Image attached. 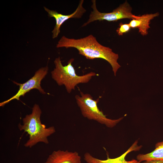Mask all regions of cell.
Segmentation results:
<instances>
[{
    "label": "cell",
    "instance_id": "6da1fadb",
    "mask_svg": "<svg viewBox=\"0 0 163 163\" xmlns=\"http://www.w3.org/2000/svg\"><path fill=\"white\" fill-rule=\"evenodd\" d=\"M56 47L74 48L77 49L79 54L87 59H104L111 65L115 76L121 67L117 62L118 55L113 52L109 47L100 44L96 38L91 34L78 39L68 38L63 36L58 41Z\"/></svg>",
    "mask_w": 163,
    "mask_h": 163
},
{
    "label": "cell",
    "instance_id": "7a4b0ae2",
    "mask_svg": "<svg viewBox=\"0 0 163 163\" xmlns=\"http://www.w3.org/2000/svg\"><path fill=\"white\" fill-rule=\"evenodd\" d=\"M41 110L38 105L35 104L31 113L26 115L23 120V124L19 123L18 128L29 135V139L24 144L26 147L31 148L39 142L49 143L48 137L56 132L55 128L51 126L46 128L40 120Z\"/></svg>",
    "mask_w": 163,
    "mask_h": 163
},
{
    "label": "cell",
    "instance_id": "3957f363",
    "mask_svg": "<svg viewBox=\"0 0 163 163\" xmlns=\"http://www.w3.org/2000/svg\"><path fill=\"white\" fill-rule=\"evenodd\" d=\"M74 60V59H70L67 65L63 66L60 57H58L54 61L55 68L51 72L52 78L58 85H64L69 93L75 90L78 84L88 83L97 75L95 72H91L82 75H78L72 64Z\"/></svg>",
    "mask_w": 163,
    "mask_h": 163
},
{
    "label": "cell",
    "instance_id": "277c9868",
    "mask_svg": "<svg viewBox=\"0 0 163 163\" xmlns=\"http://www.w3.org/2000/svg\"><path fill=\"white\" fill-rule=\"evenodd\" d=\"M75 98L82 115L89 120H95L107 127L112 128L123 118L112 120L107 118L98 107L99 98L94 100L90 94L81 91L80 95H76Z\"/></svg>",
    "mask_w": 163,
    "mask_h": 163
},
{
    "label": "cell",
    "instance_id": "5b68a950",
    "mask_svg": "<svg viewBox=\"0 0 163 163\" xmlns=\"http://www.w3.org/2000/svg\"><path fill=\"white\" fill-rule=\"evenodd\" d=\"M91 11L87 21L84 23L82 27L86 26L90 23L96 21L106 20L109 21H117L124 19H134L136 15L131 12L132 8L127 1L120 5L118 8L109 13H102L98 10L96 7V1L91 0Z\"/></svg>",
    "mask_w": 163,
    "mask_h": 163
},
{
    "label": "cell",
    "instance_id": "8992f818",
    "mask_svg": "<svg viewBox=\"0 0 163 163\" xmlns=\"http://www.w3.org/2000/svg\"><path fill=\"white\" fill-rule=\"evenodd\" d=\"M48 70V67L47 66L39 69L36 72L34 75L29 80L23 83H19L14 81L13 82L19 86V89L16 94L10 98L0 103V106L2 107L11 101L16 99L20 100V97L25 94L30 90L34 89H36L40 93L43 94H46L44 90L41 86V81L47 74Z\"/></svg>",
    "mask_w": 163,
    "mask_h": 163
},
{
    "label": "cell",
    "instance_id": "52a82bcc",
    "mask_svg": "<svg viewBox=\"0 0 163 163\" xmlns=\"http://www.w3.org/2000/svg\"><path fill=\"white\" fill-rule=\"evenodd\" d=\"M84 2L83 0H80L75 11L73 13L68 15H63L58 13L56 11L50 10L44 7V10L48 13L49 17H54L56 20V24L52 31L53 39L57 37L60 32L61 26L66 21L71 18H80L82 17L86 11L83 6Z\"/></svg>",
    "mask_w": 163,
    "mask_h": 163
},
{
    "label": "cell",
    "instance_id": "ba28073f",
    "mask_svg": "<svg viewBox=\"0 0 163 163\" xmlns=\"http://www.w3.org/2000/svg\"><path fill=\"white\" fill-rule=\"evenodd\" d=\"M81 158L77 152L58 150L50 154L44 163H81Z\"/></svg>",
    "mask_w": 163,
    "mask_h": 163
},
{
    "label": "cell",
    "instance_id": "9c48e42d",
    "mask_svg": "<svg viewBox=\"0 0 163 163\" xmlns=\"http://www.w3.org/2000/svg\"><path fill=\"white\" fill-rule=\"evenodd\" d=\"M137 143L135 142L125 152L115 158H110L107 156V159L102 160L96 158L89 153L86 152L84 155V159L86 163H139L140 162L136 160L127 161L125 159L126 156L128 153L140 148L139 146H136Z\"/></svg>",
    "mask_w": 163,
    "mask_h": 163
},
{
    "label": "cell",
    "instance_id": "30bf717a",
    "mask_svg": "<svg viewBox=\"0 0 163 163\" xmlns=\"http://www.w3.org/2000/svg\"><path fill=\"white\" fill-rule=\"evenodd\" d=\"M158 13L155 14H145L141 16H135L129 23L131 28H138L139 32L143 35L148 34V30L150 27V21L154 18L158 16Z\"/></svg>",
    "mask_w": 163,
    "mask_h": 163
},
{
    "label": "cell",
    "instance_id": "8fae6325",
    "mask_svg": "<svg viewBox=\"0 0 163 163\" xmlns=\"http://www.w3.org/2000/svg\"><path fill=\"white\" fill-rule=\"evenodd\" d=\"M137 159L140 162L152 159L163 160V141L156 144L154 151L146 154H139Z\"/></svg>",
    "mask_w": 163,
    "mask_h": 163
},
{
    "label": "cell",
    "instance_id": "7c38bea8",
    "mask_svg": "<svg viewBox=\"0 0 163 163\" xmlns=\"http://www.w3.org/2000/svg\"><path fill=\"white\" fill-rule=\"evenodd\" d=\"M119 26L116 30L119 36L122 35L128 32L131 28L129 24H123L120 23Z\"/></svg>",
    "mask_w": 163,
    "mask_h": 163
},
{
    "label": "cell",
    "instance_id": "4fadbf2b",
    "mask_svg": "<svg viewBox=\"0 0 163 163\" xmlns=\"http://www.w3.org/2000/svg\"><path fill=\"white\" fill-rule=\"evenodd\" d=\"M141 163H163V160L152 159L145 161Z\"/></svg>",
    "mask_w": 163,
    "mask_h": 163
}]
</instances>
